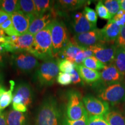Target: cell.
<instances>
[{"label": "cell", "instance_id": "1", "mask_svg": "<svg viewBox=\"0 0 125 125\" xmlns=\"http://www.w3.org/2000/svg\"><path fill=\"white\" fill-rule=\"evenodd\" d=\"M62 112L55 98L49 96L43 100L35 118V125H62Z\"/></svg>", "mask_w": 125, "mask_h": 125}, {"label": "cell", "instance_id": "2", "mask_svg": "<svg viewBox=\"0 0 125 125\" xmlns=\"http://www.w3.org/2000/svg\"><path fill=\"white\" fill-rule=\"evenodd\" d=\"M30 53L36 58L45 61L53 57L51 24L34 35V42Z\"/></svg>", "mask_w": 125, "mask_h": 125}, {"label": "cell", "instance_id": "3", "mask_svg": "<svg viewBox=\"0 0 125 125\" xmlns=\"http://www.w3.org/2000/svg\"><path fill=\"white\" fill-rule=\"evenodd\" d=\"M51 26L53 57L58 59L70 40L66 26L62 21L55 19L51 23Z\"/></svg>", "mask_w": 125, "mask_h": 125}, {"label": "cell", "instance_id": "4", "mask_svg": "<svg viewBox=\"0 0 125 125\" xmlns=\"http://www.w3.org/2000/svg\"><path fill=\"white\" fill-rule=\"evenodd\" d=\"M59 71L58 60L51 59L45 61L39 65L36 71V81L41 86H51L57 79Z\"/></svg>", "mask_w": 125, "mask_h": 125}, {"label": "cell", "instance_id": "5", "mask_svg": "<svg viewBox=\"0 0 125 125\" xmlns=\"http://www.w3.org/2000/svg\"><path fill=\"white\" fill-rule=\"evenodd\" d=\"M66 115L71 121H77L88 115L86 110L83 98L79 92L72 90L68 93Z\"/></svg>", "mask_w": 125, "mask_h": 125}, {"label": "cell", "instance_id": "6", "mask_svg": "<svg viewBox=\"0 0 125 125\" xmlns=\"http://www.w3.org/2000/svg\"><path fill=\"white\" fill-rule=\"evenodd\" d=\"M98 97L100 99L113 106L124 102L125 101V80L100 89Z\"/></svg>", "mask_w": 125, "mask_h": 125}, {"label": "cell", "instance_id": "7", "mask_svg": "<svg viewBox=\"0 0 125 125\" xmlns=\"http://www.w3.org/2000/svg\"><path fill=\"white\" fill-rule=\"evenodd\" d=\"M12 64L17 70L23 73H29L40 64L35 56L28 52H17L12 56Z\"/></svg>", "mask_w": 125, "mask_h": 125}, {"label": "cell", "instance_id": "8", "mask_svg": "<svg viewBox=\"0 0 125 125\" xmlns=\"http://www.w3.org/2000/svg\"><path fill=\"white\" fill-rule=\"evenodd\" d=\"M89 48L93 51L95 57L105 65H109L114 62L118 46L115 43L103 42Z\"/></svg>", "mask_w": 125, "mask_h": 125}, {"label": "cell", "instance_id": "9", "mask_svg": "<svg viewBox=\"0 0 125 125\" xmlns=\"http://www.w3.org/2000/svg\"><path fill=\"white\" fill-rule=\"evenodd\" d=\"M83 102L89 116H104L109 111L108 103L90 95L83 97Z\"/></svg>", "mask_w": 125, "mask_h": 125}, {"label": "cell", "instance_id": "10", "mask_svg": "<svg viewBox=\"0 0 125 125\" xmlns=\"http://www.w3.org/2000/svg\"><path fill=\"white\" fill-rule=\"evenodd\" d=\"M76 44L83 48L103 43L101 29H96L85 33L75 34L72 38Z\"/></svg>", "mask_w": 125, "mask_h": 125}, {"label": "cell", "instance_id": "11", "mask_svg": "<svg viewBox=\"0 0 125 125\" xmlns=\"http://www.w3.org/2000/svg\"><path fill=\"white\" fill-rule=\"evenodd\" d=\"M125 81V76L122 74L114 63L105 65L101 73L99 85L104 87L107 86ZM100 88V89H101Z\"/></svg>", "mask_w": 125, "mask_h": 125}, {"label": "cell", "instance_id": "12", "mask_svg": "<svg viewBox=\"0 0 125 125\" xmlns=\"http://www.w3.org/2000/svg\"><path fill=\"white\" fill-rule=\"evenodd\" d=\"M33 100V92L27 83L21 82L17 85L13 94V103L22 104L28 107Z\"/></svg>", "mask_w": 125, "mask_h": 125}, {"label": "cell", "instance_id": "13", "mask_svg": "<svg viewBox=\"0 0 125 125\" xmlns=\"http://www.w3.org/2000/svg\"><path fill=\"white\" fill-rule=\"evenodd\" d=\"M56 12H54V9L51 12H48L40 17H37L32 20L30 26L27 32L35 35L48 25L51 24L56 18Z\"/></svg>", "mask_w": 125, "mask_h": 125}, {"label": "cell", "instance_id": "14", "mask_svg": "<svg viewBox=\"0 0 125 125\" xmlns=\"http://www.w3.org/2000/svg\"><path fill=\"white\" fill-rule=\"evenodd\" d=\"M71 27L75 34L85 33L97 29L96 25L90 23L81 12H76L73 15Z\"/></svg>", "mask_w": 125, "mask_h": 125}, {"label": "cell", "instance_id": "15", "mask_svg": "<svg viewBox=\"0 0 125 125\" xmlns=\"http://www.w3.org/2000/svg\"><path fill=\"white\" fill-rule=\"evenodd\" d=\"M122 27L117 24L116 21L112 19L109 20L107 24L101 29L103 41L104 42L115 43L118 39Z\"/></svg>", "mask_w": 125, "mask_h": 125}, {"label": "cell", "instance_id": "16", "mask_svg": "<svg viewBox=\"0 0 125 125\" xmlns=\"http://www.w3.org/2000/svg\"><path fill=\"white\" fill-rule=\"evenodd\" d=\"M12 23L16 32L19 35L27 32L29 30L32 19L21 11H18L10 15Z\"/></svg>", "mask_w": 125, "mask_h": 125}, {"label": "cell", "instance_id": "17", "mask_svg": "<svg viewBox=\"0 0 125 125\" xmlns=\"http://www.w3.org/2000/svg\"><path fill=\"white\" fill-rule=\"evenodd\" d=\"M34 35L29 32L19 36L16 41L12 42L13 46V53L17 52L30 53L34 45Z\"/></svg>", "mask_w": 125, "mask_h": 125}, {"label": "cell", "instance_id": "18", "mask_svg": "<svg viewBox=\"0 0 125 125\" xmlns=\"http://www.w3.org/2000/svg\"><path fill=\"white\" fill-rule=\"evenodd\" d=\"M75 69L77 70L81 79L87 84L98 82L101 77L99 71L87 68L82 64L76 65Z\"/></svg>", "mask_w": 125, "mask_h": 125}, {"label": "cell", "instance_id": "19", "mask_svg": "<svg viewBox=\"0 0 125 125\" xmlns=\"http://www.w3.org/2000/svg\"><path fill=\"white\" fill-rule=\"evenodd\" d=\"M83 47L79 46L71 39L70 40L69 43L67 44L59 55L58 60H59L60 59L61 60L66 59L74 63V60L76 55L78 54V53L83 50Z\"/></svg>", "mask_w": 125, "mask_h": 125}, {"label": "cell", "instance_id": "20", "mask_svg": "<svg viewBox=\"0 0 125 125\" xmlns=\"http://www.w3.org/2000/svg\"><path fill=\"white\" fill-rule=\"evenodd\" d=\"M7 125H26V118L23 112L10 109L7 112Z\"/></svg>", "mask_w": 125, "mask_h": 125}, {"label": "cell", "instance_id": "21", "mask_svg": "<svg viewBox=\"0 0 125 125\" xmlns=\"http://www.w3.org/2000/svg\"><path fill=\"white\" fill-rule=\"evenodd\" d=\"M36 14L37 17H40L53 9L54 1L49 0H34Z\"/></svg>", "mask_w": 125, "mask_h": 125}, {"label": "cell", "instance_id": "22", "mask_svg": "<svg viewBox=\"0 0 125 125\" xmlns=\"http://www.w3.org/2000/svg\"><path fill=\"white\" fill-rule=\"evenodd\" d=\"M87 1L83 0H59L57 1L58 8L63 10H74L80 8Z\"/></svg>", "mask_w": 125, "mask_h": 125}, {"label": "cell", "instance_id": "23", "mask_svg": "<svg viewBox=\"0 0 125 125\" xmlns=\"http://www.w3.org/2000/svg\"><path fill=\"white\" fill-rule=\"evenodd\" d=\"M10 89L8 90H6L0 97V112H2V111L5 109L13 101V94L15 83L13 81H10Z\"/></svg>", "mask_w": 125, "mask_h": 125}, {"label": "cell", "instance_id": "24", "mask_svg": "<svg viewBox=\"0 0 125 125\" xmlns=\"http://www.w3.org/2000/svg\"><path fill=\"white\" fill-rule=\"evenodd\" d=\"M20 11L32 19L37 18L35 5L32 0H20L19 1Z\"/></svg>", "mask_w": 125, "mask_h": 125}, {"label": "cell", "instance_id": "25", "mask_svg": "<svg viewBox=\"0 0 125 125\" xmlns=\"http://www.w3.org/2000/svg\"><path fill=\"white\" fill-rule=\"evenodd\" d=\"M104 117L109 125H125V116L117 111H109Z\"/></svg>", "mask_w": 125, "mask_h": 125}, {"label": "cell", "instance_id": "26", "mask_svg": "<svg viewBox=\"0 0 125 125\" xmlns=\"http://www.w3.org/2000/svg\"><path fill=\"white\" fill-rule=\"evenodd\" d=\"M114 64L120 73L125 75V48L118 47L114 59Z\"/></svg>", "mask_w": 125, "mask_h": 125}, {"label": "cell", "instance_id": "27", "mask_svg": "<svg viewBox=\"0 0 125 125\" xmlns=\"http://www.w3.org/2000/svg\"><path fill=\"white\" fill-rule=\"evenodd\" d=\"M0 9L11 15L20 11L19 1L16 0H3L0 1Z\"/></svg>", "mask_w": 125, "mask_h": 125}, {"label": "cell", "instance_id": "28", "mask_svg": "<svg viewBox=\"0 0 125 125\" xmlns=\"http://www.w3.org/2000/svg\"><path fill=\"white\" fill-rule=\"evenodd\" d=\"M83 65L89 69L96 70V71L103 70L105 67L104 64L98 60L94 56H92V57L85 59V60L83 62Z\"/></svg>", "mask_w": 125, "mask_h": 125}, {"label": "cell", "instance_id": "29", "mask_svg": "<svg viewBox=\"0 0 125 125\" xmlns=\"http://www.w3.org/2000/svg\"><path fill=\"white\" fill-rule=\"evenodd\" d=\"M103 2L112 18L121 9L118 0H105Z\"/></svg>", "mask_w": 125, "mask_h": 125}, {"label": "cell", "instance_id": "30", "mask_svg": "<svg viewBox=\"0 0 125 125\" xmlns=\"http://www.w3.org/2000/svg\"><path fill=\"white\" fill-rule=\"evenodd\" d=\"M96 11L99 18L103 19L111 20L112 18L102 1H99L96 5Z\"/></svg>", "mask_w": 125, "mask_h": 125}, {"label": "cell", "instance_id": "31", "mask_svg": "<svg viewBox=\"0 0 125 125\" xmlns=\"http://www.w3.org/2000/svg\"><path fill=\"white\" fill-rule=\"evenodd\" d=\"M59 70L62 73H71L73 70L75 68L76 64L70 61L62 59L58 60Z\"/></svg>", "mask_w": 125, "mask_h": 125}, {"label": "cell", "instance_id": "32", "mask_svg": "<svg viewBox=\"0 0 125 125\" xmlns=\"http://www.w3.org/2000/svg\"><path fill=\"white\" fill-rule=\"evenodd\" d=\"M0 29L4 31L5 33L7 34L8 36L12 35H19L16 32L14 26L12 23L11 18H10L7 21L1 25L0 26Z\"/></svg>", "mask_w": 125, "mask_h": 125}, {"label": "cell", "instance_id": "33", "mask_svg": "<svg viewBox=\"0 0 125 125\" xmlns=\"http://www.w3.org/2000/svg\"><path fill=\"white\" fill-rule=\"evenodd\" d=\"M83 14L90 23L96 25L97 21V15L94 9L90 8L89 7H85Z\"/></svg>", "mask_w": 125, "mask_h": 125}, {"label": "cell", "instance_id": "34", "mask_svg": "<svg viewBox=\"0 0 125 125\" xmlns=\"http://www.w3.org/2000/svg\"><path fill=\"white\" fill-rule=\"evenodd\" d=\"M87 125H109L104 116H89Z\"/></svg>", "mask_w": 125, "mask_h": 125}, {"label": "cell", "instance_id": "35", "mask_svg": "<svg viewBox=\"0 0 125 125\" xmlns=\"http://www.w3.org/2000/svg\"><path fill=\"white\" fill-rule=\"evenodd\" d=\"M56 79L57 82L62 86H67L72 82L71 76L70 73L60 72Z\"/></svg>", "mask_w": 125, "mask_h": 125}, {"label": "cell", "instance_id": "36", "mask_svg": "<svg viewBox=\"0 0 125 125\" xmlns=\"http://www.w3.org/2000/svg\"><path fill=\"white\" fill-rule=\"evenodd\" d=\"M88 115L77 121H71L65 118L63 119L62 125H87Z\"/></svg>", "mask_w": 125, "mask_h": 125}, {"label": "cell", "instance_id": "37", "mask_svg": "<svg viewBox=\"0 0 125 125\" xmlns=\"http://www.w3.org/2000/svg\"><path fill=\"white\" fill-rule=\"evenodd\" d=\"M118 47H122L124 48L125 46V26L122 27L121 32L116 42H115Z\"/></svg>", "mask_w": 125, "mask_h": 125}, {"label": "cell", "instance_id": "38", "mask_svg": "<svg viewBox=\"0 0 125 125\" xmlns=\"http://www.w3.org/2000/svg\"><path fill=\"white\" fill-rule=\"evenodd\" d=\"M70 75L71 76V81L73 83L79 84L82 83V79L80 77V75L75 68L72 71L71 73H70Z\"/></svg>", "mask_w": 125, "mask_h": 125}, {"label": "cell", "instance_id": "39", "mask_svg": "<svg viewBox=\"0 0 125 125\" xmlns=\"http://www.w3.org/2000/svg\"><path fill=\"white\" fill-rule=\"evenodd\" d=\"M12 108L13 109L20 112H26L27 111V107L22 104H17L12 103Z\"/></svg>", "mask_w": 125, "mask_h": 125}, {"label": "cell", "instance_id": "40", "mask_svg": "<svg viewBox=\"0 0 125 125\" xmlns=\"http://www.w3.org/2000/svg\"><path fill=\"white\" fill-rule=\"evenodd\" d=\"M10 18V16L0 9V26Z\"/></svg>", "mask_w": 125, "mask_h": 125}, {"label": "cell", "instance_id": "41", "mask_svg": "<svg viewBox=\"0 0 125 125\" xmlns=\"http://www.w3.org/2000/svg\"><path fill=\"white\" fill-rule=\"evenodd\" d=\"M7 37L5 35V32L2 30L0 29V45L2 46L7 43Z\"/></svg>", "mask_w": 125, "mask_h": 125}, {"label": "cell", "instance_id": "42", "mask_svg": "<svg viewBox=\"0 0 125 125\" xmlns=\"http://www.w3.org/2000/svg\"><path fill=\"white\" fill-rule=\"evenodd\" d=\"M7 112H2L0 115V125H7Z\"/></svg>", "mask_w": 125, "mask_h": 125}, {"label": "cell", "instance_id": "43", "mask_svg": "<svg viewBox=\"0 0 125 125\" xmlns=\"http://www.w3.org/2000/svg\"><path fill=\"white\" fill-rule=\"evenodd\" d=\"M118 1L120 4L121 9L125 12V0H118Z\"/></svg>", "mask_w": 125, "mask_h": 125}, {"label": "cell", "instance_id": "44", "mask_svg": "<svg viewBox=\"0 0 125 125\" xmlns=\"http://www.w3.org/2000/svg\"><path fill=\"white\" fill-rule=\"evenodd\" d=\"M5 65V62H4V59L3 57L2 54L0 53V68L3 67Z\"/></svg>", "mask_w": 125, "mask_h": 125}, {"label": "cell", "instance_id": "45", "mask_svg": "<svg viewBox=\"0 0 125 125\" xmlns=\"http://www.w3.org/2000/svg\"><path fill=\"white\" fill-rule=\"evenodd\" d=\"M6 90H6V89L4 87H0V97H1V95H2V94L6 91Z\"/></svg>", "mask_w": 125, "mask_h": 125}, {"label": "cell", "instance_id": "46", "mask_svg": "<svg viewBox=\"0 0 125 125\" xmlns=\"http://www.w3.org/2000/svg\"><path fill=\"white\" fill-rule=\"evenodd\" d=\"M5 49H4V48L1 46V45H0V53H3L5 52Z\"/></svg>", "mask_w": 125, "mask_h": 125}, {"label": "cell", "instance_id": "47", "mask_svg": "<svg viewBox=\"0 0 125 125\" xmlns=\"http://www.w3.org/2000/svg\"><path fill=\"white\" fill-rule=\"evenodd\" d=\"M2 76L0 73V87H2Z\"/></svg>", "mask_w": 125, "mask_h": 125}, {"label": "cell", "instance_id": "48", "mask_svg": "<svg viewBox=\"0 0 125 125\" xmlns=\"http://www.w3.org/2000/svg\"><path fill=\"white\" fill-rule=\"evenodd\" d=\"M1 113H2V112H0V115H1Z\"/></svg>", "mask_w": 125, "mask_h": 125}]
</instances>
